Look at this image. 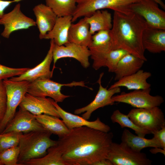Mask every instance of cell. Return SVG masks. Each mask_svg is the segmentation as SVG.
<instances>
[{
	"mask_svg": "<svg viewBox=\"0 0 165 165\" xmlns=\"http://www.w3.org/2000/svg\"><path fill=\"white\" fill-rule=\"evenodd\" d=\"M88 48L91 54H101L114 50L109 31H100L92 35Z\"/></svg>",
	"mask_w": 165,
	"mask_h": 165,
	"instance_id": "obj_28",
	"label": "cell"
},
{
	"mask_svg": "<svg viewBox=\"0 0 165 165\" xmlns=\"http://www.w3.org/2000/svg\"><path fill=\"white\" fill-rule=\"evenodd\" d=\"M142 42L145 50L153 53L165 51V30L148 27L144 30Z\"/></svg>",
	"mask_w": 165,
	"mask_h": 165,
	"instance_id": "obj_19",
	"label": "cell"
},
{
	"mask_svg": "<svg viewBox=\"0 0 165 165\" xmlns=\"http://www.w3.org/2000/svg\"><path fill=\"white\" fill-rule=\"evenodd\" d=\"M54 104L61 118L69 130L83 126L105 132L111 130L110 127L102 122L99 118L93 121H88L82 117L67 112L63 109L55 101Z\"/></svg>",
	"mask_w": 165,
	"mask_h": 165,
	"instance_id": "obj_17",
	"label": "cell"
},
{
	"mask_svg": "<svg viewBox=\"0 0 165 165\" xmlns=\"http://www.w3.org/2000/svg\"><path fill=\"white\" fill-rule=\"evenodd\" d=\"M113 135L86 126L70 130L57 140L67 165H94L106 159Z\"/></svg>",
	"mask_w": 165,
	"mask_h": 165,
	"instance_id": "obj_1",
	"label": "cell"
},
{
	"mask_svg": "<svg viewBox=\"0 0 165 165\" xmlns=\"http://www.w3.org/2000/svg\"><path fill=\"white\" fill-rule=\"evenodd\" d=\"M35 117L46 131L57 135L59 138L64 136L70 131L63 120L59 118L45 114L35 116Z\"/></svg>",
	"mask_w": 165,
	"mask_h": 165,
	"instance_id": "obj_26",
	"label": "cell"
},
{
	"mask_svg": "<svg viewBox=\"0 0 165 165\" xmlns=\"http://www.w3.org/2000/svg\"><path fill=\"white\" fill-rule=\"evenodd\" d=\"M22 165H67L64 161L61 151L57 145L48 149L47 153L40 158L27 160Z\"/></svg>",
	"mask_w": 165,
	"mask_h": 165,
	"instance_id": "obj_29",
	"label": "cell"
},
{
	"mask_svg": "<svg viewBox=\"0 0 165 165\" xmlns=\"http://www.w3.org/2000/svg\"><path fill=\"white\" fill-rule=\"evenodd\" d=\"M128 53L123 50L117 49L102 54H91L90 57L93 60L92 67L95 70L107 67L109 72L114 73L119 61Z\"/></svg>",
	"mask_w": 165,
	"mask_h": 165,
	"instance_id": "obj_21",
	"label": "cell"
},
{
	"mask_svg": "<svg viewBox=\"0 0 165 165\" xmlns=\"http://www.w3.org/2000/svg\"><path fill=\"white\" fill-rule=\"evenodd\" d=\"M151 88L135 90L128 92H123L120 94L113 96L114 102L129 104L134 108H148L159 106L164 102L161 96H152L150 94Z\"/></svg>",
	"mask_w": 165,
	"mask_h": 165,
	"instance_id": "obj_10",
	"label": "cell"
},
{
	"mask_svg": "<svg viewBox=\"0 0 165 165\" xmlns=\"http://www.w3.org/2000/svg\"><path fill=\"white\" fill-rule=\"evenodd\" d=\"M20 152L18 146L10 148L0 152V159L3 165H19Z\"/></svg>",
	"mask_w": 165,
	"mask_h": 165,
	"instance_id": "obj_33",
	"label": "cell"
},
{
	"mask_svg": "<svg viewBox=\"0 0 165 165\" xmlns=\"http://www.w3.org/2000/svg\"><path fill=\"white\" fill-rule=\"evenodd\" d=\"M7 95V110L0 123V134L14 117L16 109L22 101L27 90L29 82L25 80L14 81L10 79L3 80Z\"/></svg>",
	"mask_w": 165,
	"mask_h": 165,
	"instance_id": "obj_5",
	"label": "cell"
},
{
	"mask_svg": "<svg viewBox=\"0 0 165 165\" xmlns=\"http://www.w3.org/2000/svg\"><path fill=\"white\" fill-rule=\"evenodd\" d=\"M38 130H46L37 121L35 115L19 107L1 133L12 131L25 133Z\"/></svg>",
	"mask_w": 165,
	"mask_h": 165,
	"instance_id": "obj_14",
	"label": "cell"
},
{
	"mask_svg": "<svg viewBox=\"0 0 165 165\" xmlns=\"http://www.w3.org/2000/svg\"><path fill=\"white\" fill-rule=\"evenodd\" d=\"M0 165H3V164L2 162L1 161L0 159Z\"/></svg>",
	"mask_w": 165,
	"mask_h": 165,
	"instance_id": "obj_41",
	"label": "cell"
},
{
	"mask_svg": "<svg viewBox=\"0 0 165 165\" xmlns=\"http://www.w3.org/2000/svg\"><path fill=\"white\" fill-rule=\"evenodd\" d=\"M22 134L14 131L0 134V152L10 148L18 146Z\"/></svg>",
	"mask_w": 165,
	"mask_h": 165,
	"instance_id": "obj_32",
	"label": "cell"
},
{
	"mask_svg": "<svg viewBox=\"0 0 165 165\" xmlns=\"http://www.w3.org/2000/svg\"><path fill=\"white\" fill-rule=\"evenodd\" d=\"M33 10L39 32V38L44 39L45 35L53 28L57 16L50 7L43 4L35 6Z\"/></svg>",
	"mask_w": 165,
	"mask_h": 165,
	"instance_id": "obj_18",
	"label": "cell"
},
{
	"mask_svg": "<svg viewBox=\"0 0 165 165\" xmlns=\"http://www.w3.org/2000/svg\"><path fill=\"white\" fill-rule=\"evenodd\" d=\"M23 0H13L11 1L0 0V19L4 14L5 10L12 3L17 2Z\"/></svg>",
	"mask_w": 165,
	"mask_h": 165,
	"instance_id": "obj_37",
	"label": "cell"
},
{
	"mask_svg": "<svg viewBox=\"0 0 165 165\" xmlns=\"http://www.w3.org/2000/svg\"><path fill=\"white\" fill-rule=\"evenodd\" d=\"M148 27L145 20L137 14L114 11L112 26L109 30L114 49L123 50L147 61L142 37Z\"/></svg>",
	"mask_w": 165,
	"mask_h": 165,
	"instance_id": "obj_2",
	"label": "cell"
},
{
	"mask_svg": "<svg viewBox=\"0 0 165 165\" xmlns=\"http://www.w3.org/2000/svg\"><path fill=\"white\" fill-rule=\"evenodd\" d=\"M92 36L89 25L84 18L76 24L72 23L68 32L69 42L88 48L91 42Z\"/></svg>",
	"mask_w": 165,
	"mask_h": 165,
	"instance_id": "obj_23",
	"label": "cell"
},
{
	"mask_svg": "<svg viewBox=\"0 0 165 165\" xmlns=\"http://www.w3.org/2000/svg\"><path fill=\"white\" fill-rule=\"evenodd\" d=\"M145 61L131 54L124 56L119 61L114 73L115 80H118L124 77L134 73L142 66Z\"/></svg>",
	"mask_w": 165,
	"mask_h": 165,
	"instance_id": "obj_24",
	"label": "cell"
},
{
	"mask_svg": "<svg viewBox=\"0 0 165 165\" xmlns=\"http://www.w3.org/2000/svg\"><path fill=\"white\" fill-rule=\"evenodd\" d=\"M140 0H77L72 22L82 17H88L97 10L109 9L123 13L131 12L130 6Z\"/></svg>",
	"mask_w": 165,
	"mask_h": 165,
	"instance_id": "obj_4",
	"label": "cell"
},
{
	"mask_svg": "<svg viewBox=\"0 0 165 165\" xmlns=\"http://www.w3.org/2000/svg\"><path fill=\"white\" fill-rule=\"evenodd\" d=\"M77 0H45L57 17L72 16L76 8Z\"/></svg>",
	"mask_w": 165,
	"mask_h": 165,
	"instance_id": "obj_30",
	"label": "cell"
},
{
	"mask_svg": "<svg viewBox=\"0 0 165 165\" xmlns=\"http://www.w3.org/2000/svg\"><path fill=\"white\" fill-rule=\"evenodd\" d=\"M151 153L153 154H156L158 153H160L165 155V150L159 147H154L151 149L150 150Z\"/></svg>",
	"mask_w": 165,
	"mask_h": 165,
	"instance_id": "obj_38",
	"label": "cell"
},
{
	"mask_svg": "<svg viewBox=\"0 0 165 165\" xmlns=\"http://www.w3.org/2000/svg\"><path fill=\"white\" fill-rule=\"evenodd\" d=\"M72 19L71 15L57 17L53 28L45 35L44 39H53L54 44L59 46L68 42V34Z\"/></svg>",
	"mask_w": 165,
	"mask_h": 165,
	"instance_id": "obj_22",
	"label": "cell"
},
{
	"mask_svg": "<svg viewBox=\"0 0 165 165\" xmlns=\"http://www.w3.org/2000/svg\"><path fill=\"white\" fill-rule=\"evenodd\" d=\"M90 56L91 52L88 47L70 42L60 46L54 43L53 48V65L52 71L53 72L58 60L66 57L74 58L79 61L83 68H88L90 64L89 57Z\"/></svg>",
	"mask_w": 165,
	"mask_h": 165,
	"instance_id": "obj_12",
	"label": "cell"
},
{
	"mask_svg": "<svg viewBox=\"0 0 165 165\" xmlns=\"http://www.w3.org/2000/svg\"><path fill=\"white\" fill-rule=\"evenodd\" d=\"M0 24L4 26L1 35L6 38H9L13 32L36 26L35 21L22 12L20 4L19 3L16 4L11 11L4 13L0 19Z\"/></svg>",
	"mask_w": 165,
	"mask_h": 165,
	"instance_id": "obj_11",
	"label": "cell"
},
{
	"mask_svg": "<svg viewBox=\"0 0 165 165\" xmlns=\"http://www.w3.org/2000/svg\"><path fill=\"white\" fill-rule=\"evenodd\" d=\"M54 44L53 39H51L50 46L48 53L44 60L35 67L30 68L24 73L16 77L9 79L14 81L25 80L29 82L42 79H50L53 72L50 70L51 63L53 61V48Z\"/></svg>",
	"mask_w": 165,
	"mask_h": 165,
	"instance_id": "obj_16",
	"label": "cell"
},
{
	"mask_svg": "<svg viewBox=\"0 0 165 165\" xmlns=\"http://www.w3.org/2000/svg\"><path fill=\"white\" fill-rule=\"evenodd\" d=\"M107 159L113 165H151L152 162L145 153L134 150L122 142H112Z\"/></svg>",
	"mask_w": 165,
	"mask_h": 165,
	"instance_id": "obj_7",
	"label": "cell"
},
{
	"mask_svg": "<svg viewBox=\"0 0 165 165\" xmlns=\"http://www.w3.org/2000/svg\"><path fill=\"white\" fill-rule=\"evenodd\" d=\"M131 12L141 16L148 27L165 30V12L152 0H140L130 6Z\"/></svg>",
	"mask_w": 165,
	"mask_h": 165,
	"instance_id": "obj_9",
	"label": "cell"
},
{
	"mask_svg": "<svg viewBox=\"0 0 165 165\" xmlns=\"http://www.w3.org/2000/svg\"><path fill=\"white\" fill-rule=\"evenodd\" d=\"M153 138L160 143L161 148L165 150V127L152 133Z\"/></svg>",
	"mask_w": 165,
	"mask_h": 165,
	"instance_id": "obj_36",
	"label": "cell"
},
{
	"mask_svg": "<svg viewBox=\"0 0 165 165\" xmlns=\"http://www.w3.org/2000/svg\"><path fill=\"white\" fill-rule=\"evenodd\" d=\"M111 119L112 123H118L122 128L128 127L132 129L140 137L145 138L146 135L151 134L149 131L137 126L127 115L122 113L118 109L114 111L111 116Z\"/></svg>",
	"mask_w": 165,
	"mask_h": 165,
	"instance_id": "obj_31",
	"label": "cell"
},
{
	"mask_svg": "<svg viewBox=\"0 0 165 165\" xmlns=\"http://www.w3.org/2000/svg\"><path fill=\"white\" fill-rule=\"evenodd\" d=\"M54 101L51 98L35 96L27 93L19 106L35 116L45 114L60 118Z\"/></svg>",
	"mask_w": 165,
	"mask_h": 165,
	"instance_id": "obj_15",
	"label": "cell"
},
{
	"mask_svg": "<svg viewBox=\"0 0 165 165\" xmlns=\"http://www.w3.org/2000/svg\"><path fill=\"white\" fill-rule=\"evenodd\" d=\"M84 18L89 25L92 35L100 31H109L112 28V15L107 10H97L90 16Z\"/></svg>",
	"mask_w": 165,
	"mask_h": 165,
	"instance_id": "obj_25",
	"label": "cell"
},
{
	"mask_svg": "<svg viewBox=\"0 0 165 165\" xmlns=\"http://www.w3.org/2000/svg\"><path fill=\"white\" fill-rule=\"evenodd\" d=\"M122 142L125 143L133 150L138 152L147 147H159L161 145L158 141L154 138L148 139L135 135L125 129L121 136Z\"/></svg>",
	"mask_w": 165,
	"mask_h": 165,
	"instance_id": "obj_27",
	"label": "cell"
},
{
	"mask_svg": "<svg viewBox=\"0 0 165 165\" xmlns=\"http://www.w3.org/2000/svg\"><path fill=\"white\" fill-rule=\"evenodd\" d=\"M103 75V73H101L97 81L99 88L94 99L86 106L75 109L74 111L75 114H79L83 113L82 117L88 120L92 113L97 109L114 104L112 97L115 94L121 92L120 87H116L107 89V87H104L101 83V79Z\"/></svg>",
	"mask_w": 165,
	"mask_h": 165,
	"instance_id": "obj_13",
	"label": "cell"
},
{
	"mask_svg": "<svg viewBox=\"0 0 165 165\" xmlns=\"http://www.w3.org/2000/svg\"><path fill=\"white\" fill-rule=\"evenodd\" d=\"M151 76L150 72L140 69L134 73L117 80L109 89L122 86L126 88L128 90L148 89L150 88L151 85L147 80Z\"/></svg>",
	"mask_w": 165,
	"mask_h": 165,
	"instance_id": "obj_20",
	"label": "cell"
},
{
	"mask_svg": "<svg viewBox=\"0 0 165 165\" xmlns=\"http://www.w3.org/2000/svg\"><path fill=\"white\" fill-rule=\"evenodd\" d=\"M30 68H11L0 64V79L3 80L16 76H18L25 72Z\"/></svg>",
	"mask_w": 165,
	"mask_h": 165,
	"instance_id": "obj_34",
	"label": "cell"
},
{
	"mask_svg": "<svg viewBox=\"0 0 165 165\" xmlns=\"http://www.w3.org/2000/svg\"><path fill=\"white\" fill-rule=\"evenodd\" d=\"M156 3H157L158 4H159L162 8L165 9V5L164 4V3L162 1V0H152Z\"/></svg>",
	"mask_w": 165,
	"mask_h": 165,
	"instance_id": "obj_40",
	"label": "cell"
},
{
	"mask_svg": "<svg viewBox=\"0 0 165 165\" xmlns=\"http://www.w3.org/2000/svg\"><path fill=\"white\" fill-rule=\"evenodd\" d=\"M77 86L87 87L85 85V82L82 81L62 84L51 80L50 79H39L29 83L27 93L35 96L48 97L57 103L62 102L70 96L62 94L61 91V88L64 86L72 87Z\"/></svg>",
	"mask_w": 165,
	"mask_h": 165,
	"instance_id": "obj_6",
	"label": "cell"
},
{
	"mask_svg": "<svg viewBox=\"0 0 165 165\" xmlns=\"http://www.w3.org/2000/svg\"><path fill=\"white\" fill-rule=\"evenodd\" d=\"M52 134L46 130H38L23 133L18 146L20 152L18 164L25 161L44 156L50 147L57 144V141L50 138Z\"/></svg>",
	"mask_w": 165,
	"mask_h": 165,
	"instance_id": "obj_3",
	"label": "cell"
},
{
	"mask_svg": "<svg viewBox=\"0 0 165 165\" xmlns=\"http://www.w3.org/2000/svg\"><path fill=\"white\" fill-rule=\"evenodd\" d=\"M94 165H113L111 162L106 159L101 160L96 163Z\"/></svg>",
	"mask_w": 165,
	"mask_h": 165,
	"instance_id": "obj_39",
	"label": "cell"
},
{
	"mask_svg": "<svg viewBox=\"0 0 165 165\" xmlns=\"http://www.w3.org/2000/svg\"><path fill=\"white\" fill-rule=\"evenodd\" d=\"M0 79V123L3 120L7 110V95L6 89Z\"/></svg>",
	"mask_w": 165,
	"mask_h": 165,
	"instance_id": "obj_35",
	"label": "cell"
},
{
	"mask_svg": "<svg viewBox=\"0 0 165 165\" xmlns=\"http://www.w3.org/2000/svg\"><path fill=\"white\" fill-rule=\"evenodd\" d=\"M127 115L136 125L149 131L151 134L165 127L164 116L159 106L134 108Z\"/></svg>",
	"mask_w": 165,
	"mask_h": 165,
	"instance_id": "obj_8",
	"label": "cell"
}]
</instances>
